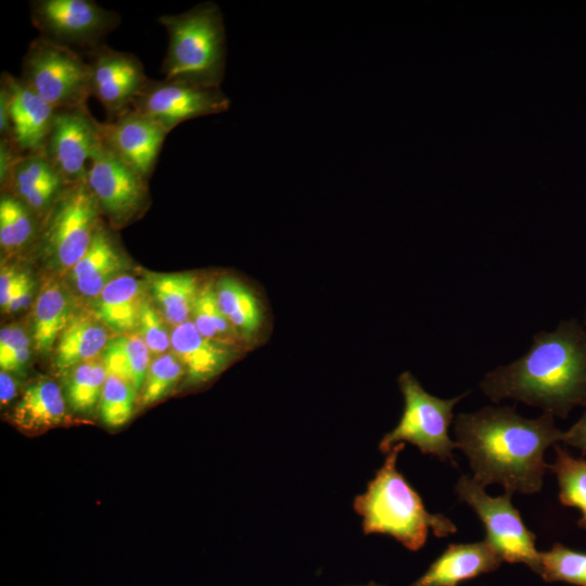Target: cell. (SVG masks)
Wrapping results in <instances>:
<instances>
[{
	"instance_id": "12",
	"label": "cell",
	"mask_w": 586,
	"mask_h": 586,
	"mask_svg": "<svg viewBox=\"0 0 586 586\" xmlns=\"http://www.w3.org/2000/svg\"><path fill=\"white\" fill-rule=\"evenodd\" d=\"M101 140L99 122L87 110H58L42 153L68 183L86 178L88 163Z\"/></svg>"
},
{
	"instance_id": "22",
	"label": "cell",
	"mask_w": 586,
	"mask_h": 586,
	"mask_svg": "<svg viewBox=\"0 0 586 586\" xmlns=\"http://www.w3.org/2000/svg\"><path fill=\"white\" fill-rule=\"evenodd\" d=\"M65 419V402L60 386L40 379L24 391L12 412L13 423L25 432H39Z\"/></svg>"
},
{
	"instance_id": "2",
	"label": "cell",
	"mask_w": 586,
	"mask_h": 586,
	"mask_svg": "<svg viewBox=\"0 0 586 586\" xmlns=\"http://www.w3.org/2000/svg\"><path fill=\"white\" fill-rule=\"evenodd\" d=\"M481 388L494 402L509 397L566 417L586 406V332L569 320L536 334L523 357L487 373Z\"/></svg>"
},
{
	"instance_id": "25",
	"label": "cell",
	"mask_w": 586,
	"mask_h": 586,
	"mask_svg": "<svg viewBox=\"0 0 586 586\" xmlns=\"http://www.w3.org/2000/svg\"><path fill=\"white\" fill-rule=\"evenodd\" d=\"M146 284L168 323L177 327L191 318L200 288L193 275L188 272L149 273Z\"/></svg>"
},
{
	"instance_id": "1",
	"label": "cell",
	"mask_w": 586,
	"mask_h": 586,
	"mask_svg": "<svg viewBox=\"0 0 586 586\" xmlns=\"http://www.w3.org/2000/svg\"><path fill=\"white\" fill-rule=\"evenodd\" d=\"M456 445L469 459L473 480L485 487L500 484L506 492H539L548 469L546 449L563 440L553 416H519L510 407H484L460 413L454 423Z\"/></svg>"
},
{
	"instance_id": "41",
	"label": "cell",
	"mask_w": 586,
	"mask_h": 586,
	"mask_svg": "<svg viewBox=\"0 0 586 586\" xmlns=\"http://www.w3.org/2000/svg\"><path fill=\"white\" fill-rule=\"evenodd\" d=\"M364 586H384V585H380V584H377L374 582H370L369 584L364 585Z\"/></svg>"
},
{
	"instance_id": "33",
	"label": "cell",
	"mask_w": 586,
	"mask_h": 586,
	"mask_svg": "<svg viewBox=\"0 0 586 586\" xmlns=\"http://www.w3.org/2000/svg\"><path fill=\"white\" fill-rule=\"evenodd\" d=\"M183 374V367L173 352L156 356L148 369L141 405L148 406L165 397Z\"/></svg>"
},
{
	"instance_id": "14",
	"label": "cell",
	"mask_w": 586,
	"mask_h": 586,
	"mask_svg": "<svg viewBox=\"0 0 586 586\" xmlns=\"http://www.w3.org/2000/svg\"><path fill=\"white\" fill-rule=\"evenodd\" d=\"M99 130L103 142L146 180L169 133L133 109L111 120L99 123Z\"/></svg>"
},
{
	"instance_id": "30",
	"label": "cell",
	"mask_w": 586,
	"mask_h": 586,
	"mask_svg": "<svg viewBox=\"0 0 586 586\" xmlns=\"http://www.w3.org/2000/svg\"><path fill=\"white\" fill-rule=\"evenodd\" d=\"M107 375L104 362L92 359L67 373L66 395L71 407L78 412H91L100 402Z\"/></svg>"
},
{
	"instance_id": "4",
	"label": "cell",
	"mask_w": 586,
	"mask_h": 586,
	"mask_svg": "<svg viewBox=\"0 0 586 586\" xmlns=\"http://www.w3.org/2000/svg\"><path fill=\"white\" fill-rule=\"evenodd\" d=\"M158 22L168 36L164 79L220 88L226 64L222 14L214 2H203Z\"/></svg>"
},
{
	"instance_id": "23",
	"label": "cell",
	"mask_w": 586,
	"mask_h": 586,
	"mask_svg": "<svg viewBox=\"0 0 586 586\" xmlns=\"http://www.w3.org/2000/svg\"><path fill=\"white\" fill-rule=\"evenodd\" d=\"M217 301L226 318L246 344L263 326V308L256 295L241 281L222 277L215 284Z\"/></svg>"
},
{
	"instance_id": "17",
	"label": "cell",
	"mask_w": 586,
	"mask_h": 586,
	"mask_svg": "<svg viewBox=\"0 0 586 586\" xmlns=\"http://www.w3.org/2000/svg\"><path fill=\"white\" fill-rule=\"evenodd\" d=\"M170 348L181 362L187 381L206 383L222 372L235 358L239 347L203 336L191 320L174 327Z\"/></svg>"
},
{
	"instance_id": "40",
	"label": "cell",
	"mask_w": 586,
	"mask_h": 586,
	"mask_svg": "<svg viewBox=\"0 0 586 586\" xmlns=\"http://www.w3.org/2000/svg\"><path fill=\"white\" fill-rule=\"evenodd\" d=\"M17 386L14 379L7 372H0V402L4 406L9 404L16 395Z\"/></svg>"
},
{
	"instance_id": "32",
	"label": "cell",
	"mask_w": 586,
	"mask_h": 586,
	"mask_svg": "<svg viewBox=\"0 0 586 586\" xmlns=\"http://www.w3.org/2000/svg\"><path fill=\"white\" fill-rule=\"evenodd\" d=\"M136 396L129 383L107 373L99 402L102 421L111 428L126 424L132 416Z\"/></svg>"
},
{
	"instance_id": "26",
	"label": "cell",
	"mask_w": 586,
	"mask_h": 586,
	"mask_svg": "<svg viewBox=\"0 0 586 586\" xmlns=\"http://www.w3.org/2000/svg\"><path fill=\"white\" fill-rule=\"evenodd\" d=\"M150 351L140 335L120 334L109 341L102 360L109 374L129 383L138 394L150 366Z\"/></svg>"
},
{
	"instance_id": "20",
	"label": "cell",
	"mask_w": 586,
	"mask_h": 586,
	"mask_svg": "<svg viewBox=\"0 0 586 586\" xmlns=\"http://www.w3.org/2000/svg\"><path fill=\"white\" fill-rule=\"evenodd\" d=\"M146 281L122 273L110 281L94 300V316L110 330L125 334L138 326Z\"/></svg>"
},
{
	"instance_id": "16",
	"label": "cell",
	"mask_w": 586,
	"mask_h": 586,
	"mask_svg": "<svg viewBox=\"0 0 586 586\" xmlns=\"http://www.w3.org/2000/svg\"><path fill=\"white\" fill-rule=\"evenodd\" d=\"M68 183L42 152L24 154L2 186L42 221Z\"/></svg>"
},
{
	"instance_id": "19",
	"label": "cell",
	"mask_w": 586,
	"mask_h": 586,
	"mask_svg": "<svg viewBox=\"0 0 586 586\" xmlns=\"http://www.w3.org/2000/svg\"><path fill=\"white\" fill-rule=\"evenodd\" d=\"M124 267V257L101 224L87 252L72 268L71 277L82 296L95 298L110 281L122 275Z\"/></svg>"
},
{
	"instance_id": "13",
	"label": "cell",
	"mask_w": 586,
	"mask_h": 586,
	"mask_svg": "<svg viewBox=\"0 0 586 586\" xmlns=\"http://www.w3.org/2000/svg\"><path fill=\"white\" fill-rule=\"evenodd\" d=\"M90 95L94 97L111 120L131 109L149 78L139 59L105 44L88 51Z\"/></svg>"
},
{
	"instance_id": "36",
	"label": "cell",
	"mask_w": 586,
	"mask_h": 586,
	"mask_svg": "<svg viewBox=\"0 0 586 586\" xmlns=\"http://www.w3.org/2000/svg\"><path fill=\"white\" fill-rule=\"evenodd\" d=\"M30 278L15 269L2 268L0 276V305L2 310Z\"/></svg>"
},
{
	"instance_id": "9",
	"label": "cell",
	"mask_w": 586,
	"mask_h": 586,
	"mask_svg": "<svg viewBox=\"0 0 586 586\" xmlns=\"http://www.w3.org/2000/svg\"><path fill=\"white\" fill-rule=\"evenodd\" d=\"M85 180L100 212L115 226L131 221L149 204L146 179L118 157L102 138L92 152Z\"/></svg>"
},
{
	"instance_id": "29",
	"label": "cell",
	"mask_w": 586,
	"mask_h": 586,
	"mask_svg": "<svg viewBox=\"0 0 586 586\" xmlns=\"http://www.w3.org/2000/svg\"><path fill=\"white\" fill-rule=\"evenodd\" d=\"M36 215L20 200L4 192L0 200V244L14 252L30 243L37 234Z\"/></svg>"
},
{
	"instance_id": "28",
	"label": "cell",
	"mask_w": 586,
	"mask_h": 586,
	"mask_svg": "<svg viewBox=\"0 0 586 586\" xmlns=\"http://www.w3.org/2000/svg\"><path fill=\"white\" fill-rule=\"evenodd\" d=\"M548 469L557 476L561 504L581 511L578 526L586 531V459L575 458L556 446V461Z\"/></svg>"
},
{
	"instance_id": "10",
	"label": "cell",
	"mask_w": 586,
	"mask_h": 586,
	"mask_svg": "<svg viewBox=\"0 0 586 586\" xmlns=\"http://www.w3.org/2000/svg\"><path fill=\"white\" fill-rule=\"evenodd\" d=\"M30 18L42 37L88 51L103 44L102 39L120 23L116 12L92 0H35L30 2Z\"/></svg>"
},
{
	"instance_id": "15",
	"label": "cell",
	"mask_w": 586,
	"mask_h": 586,
	"mask_svg": "<svg viewBox=\"0 0 586 586\" xmlns=\"http://www.w3.org/2000/svg\"><path fill=\"white\" fill-rule=\"evenodd\" d=\"M1 82L10 95L9 114L13 141L24 154L42 152L58 110L21 78L2 73Z\"/></svg>"
},
{
	"instance_id": "3",
	"label": "cell",
	"mask_w": 586,
	"mask_h": 586,
	"mask_svg": "<svg viewBox=\"0 0 586 586\" xmlns=\"http://www.w3.org/2000/svg\"><path fill=\"white\" fill-rule=\"evenodd\" d=\"M404 446L405 443H398L386 454L366 492L355 498L354 509L362 518L365 534L391 535L416 551L425 544L430 530L437 537H446L457 528L445 515L428 512L419 494L397 470Z\"/></svg>"
},
{
	"instance_id": "31",
	"label": "cell",
	"mask_w": 586,
	"mask_h": 586,
	"mask_svg": "<svg viewBox=\"0 0 586 586\" xmlns=\"http://www.w3.org/2000/svg\"><path fill=\"white\" fill-rule=\"evenodd\" d=\"M535 573L545 582L586 586V553L555 544L550 550L539 551Z\"/></svg>"
},
{
	"instance_id": "6",
	"label": "cell",
	"mask_w": 586,
	"mask_h": 586,
	"mask_svg": "<svg viewBox=\"0 0 586 586\" xmlns=\"http://www.w3.org/2000/svg\"><path fill=\"white\" fill-rule=\"evenodd\" d=\"M20 78L55 110L87 106L89 64L74 49L39 36L24 55Z\"/></svg>"
},
{
	"instance_id": "39",
	"label": "cell",
	"mask_w": 586,
	"mask_h": 586,
	"mask_svg": "<svg viewBox=\"0 0 586 586\" xmlns=\"http://www.w3.org/2000/svg\"><path fill=\"white\" fill-rule=\"evenodd\" d=\"M34 292V282L29 279L16 293L10 304L3 309L5 313H15L28 306Z\"/></svg>"
},
{
	"instance_id": "7",
	"label": "cell",
	"mask_w": 586,
	"mask_h": 586,
	"mask_svg": "<svg viewBox=\"0 0 586 586\" xmlns=\"http://www.w3.org/2000/svg\"><path fill=\"white\" fill-rule=\"evenodd\" d=\"M100 226V209L86 180L71 183L42 221V252L56 268L72 270Z\"/></svg>"
},
{
	"instance_id": "21",
	"label": "cell",
	"mask_w": 586,
	"mask_h": 586,
	"mask_svg": "<svg viewBox=\"0 0 586 586\" xmlns=\"http://www.w3.org/2000/svg\"><path fill=\"white\" fill-rule=\"evenodd\" d=\"M109 341L105 326L97 317L73 316L58 339L54 366L67 375L78 365L95 359Z\"/></svg>"
},
{
	"instance_id": "5",
	"label": "cell",
	"mask_w": 586,
	"mask_h": 586,
	"mask_svg": "<svg viewBox=\"0 0 586 586\" xmlns=\"http://www.w3.org/2000/svg\"><path fill=\"white\" fill-rule=\"evenodd\" d=\"M398 385L404 396L403 415L396 428L381 440L380 450L387 454L398 443H410L422 454L454 462L453 450L457 445L448 430L453 409L466 394L450 399L433 396L409 371L399 375Z\"/></svg>"
},
{
	"instance_id": "11",
	"label": "cell",
	"mask_w": 586,
	"mask_h": 586,
	"mask_svg": "<svg viewBox=\"0 0 586 586\" xmlns=\"http://www.w3.org/2000/svg\"><path fill=\"white\" fill-rule=\"evenodd\" d=\"M229 105L230 100L220 88L149 79L131 109L170 131L186 120L222 113Z\"/></svg>"
},
{
	"instance_id": "8",
	"label": "cell",
	"mask_w": 586,
	"mask_h": 586,
	"mask_svg": "<svg viewBox=\"0 0 586 586\" xmlns=\"http://www.w3.org/2000/svg\"><path fill=\"white\" fill-rule=\"evenodd\" d=\"M458 498L468 504L483 522L485 540L509 563H524L533 572L538 564L536 536L524 525L511 502L510 492L489 496L473 479L462 475L456 484Z\"/></svg>"
},
{
	"instance_id": "27",
	"label": "cell",
	"mask_w": 586,
	"mask_h": 586,
	"mask_svg": "<svg viewBox=\"0 0 586 586\" xmlns=\"http://www.w3.org/2000/svg\"><path fill=\"white\" fill-rule=\"evenodd\" d=\"M191 318L203 336L239 347L242 339L220 309L215 284L200 285Z\"/></svg>"
},
{
	"instance_id": "38",
	"label": "cell",
	"mask_w": 586,
	"mask_h": 586,
	"mask_svg": "<svg viewBox=\"0 0 586 586\" xmlns=\"http://www.w3.org/2000/svg\"><path fill=\"white\" fill-rule=\"evenodd\" d=\"M562 442L581 449L586 456V411L577 422L564 432Z\"/></svg>"
},
{
	"instance_id": "37",
	"label": "cell",
	"mask_w": 586,
	"mask_h": 586,
	"mask_svg": "<svg viewBox=\"0 0 586 586\" xmlns=\"http://www.w3.org/2000/svg\"><path fill=\"white\" fill-rule=\"evenodd\" d=\"M24 155L12 139L1 138L0 141V182L5 183L17 161Z\"/></svg>"
},
{
	"instance_id": "34",
	"label": "cell",
	"mask_w": 586,
	"mask_h": 586,
	"mask_svg": "<svg viewBox=\"0 0 586 586\" xmlns=\"http://www.w3.org/2000/svg\"><path fill=\"white\" fill-rule=\"evenodd\" d=\"M30 356V340L20 324H9L0 332V367L3 371L22 372Z\"/></svg>"
},
{
	"instance_id": "24",
	"label": "cell",
	"mask_w": 586,
	"mask_h": 586,
	"mask_svg": "<svg viewBox=\"0 0 586 586\" xmlns=\"http://www.w3.org/2000/svg\"><path fill=\"white\" fill-rule=\"evenodd\" d=\"M33 318L35 347L47 354L73 318L69 294L58 282H47L36 298Z\"/></svg>"
},
{
	"instance_id": "18",
	"label": "cell",
	"mask_w": 586,
	"mask_h": 586,
	"mask_svg": "<svg viewBox=\"0 0 586 586\" xmlns=\"http://www.w3.org/2000/svg\"><path fill=\"white\" fill-rule=\"evenodd\" d=\"M502 559L484 539L469 544H450L425 573L410 586H457L499 568Z\"/></svg>"
},
{
	"instance_id": "35",
	"label": "cell",
	"mask_w": 586,
	"mask_h": 586,
	"mask_svg": "<svg viewBox=\"0 0 586 586\" xmlns=\"http://www.w3.org/2000/svg\"><path fill=\"white\" fill-rule=\"evenodd\" d=\"M137 328L151 354L158 356L170 348V334L164 320L148 300L141 306Z\"/></svg>"
}]
</instances>
